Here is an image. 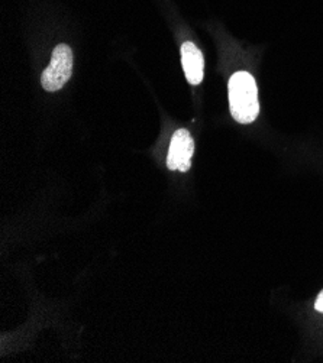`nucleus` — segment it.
<instances>
[{"label": "nucleus", "mask_w": 323, "mask_h": 363, "mask_svg": "<svg viewBox=\"0 0 323 363\" xmlns=\"http://www.w3.org/2000/svg\"><path fill=\"white\" fill-rule=\"evenodd\" d=\"M232 118L242 125L253 123L260 113L256 79L246 71H238L228 84Z\"/></svg>", "instance_id": "1"}, {"label": "nucleus", "mask_w": 323, "mask_h": 363, "mask_svg": "<svg viewBox=\"0 0 323 363\" xmlns=\"http://www.w3.org/2000/svg\"><path fill=\"white\" fill-rule=\"evenodd\" d=\"M73 74V51L65 44L54 48L51 61L41 76V86L44 90L54 93L65 86Z\"/></svg>", "instance_id": "2"}, {"label": "nucleus", "mask_w": 323, "mask_h": 363, "mask_svg": "<svg viewBox=\"0 0 323 363\" xmlns=\"http://www.w3.org/2000/svg\"><path fill=\"white\" fill-rule=\"evenodd\" d=\"M195 154V139L186 129H177L171 138L167 155V167L171 171L187 172Z\"/></svg>", "instance_id": "3"}, {"label": "nucleus", "mask_w": 323, "mask_h": 363, "mask_svg": "<svg viewBox=\"0 0 323 363\" xmlns=\"http://www.w3.org/2000/svg\"><path fill=\"white\" fill-rule=\"evenodd\" d=\"M182 64L187 82L193 86L200 84L204 74V58L202 51L190 41L182 45Z\"/></svg>", "instance_id": "4"}, {"label": "nucleus", "mask_w": 323, "mask_h": 363, "mask_svg": "<svg viewBox=\"0 0 323 363\" xmlns=\"http://www.w3.org/2000/svg\"><path fill=\"white\" fill-rule=\"evenodd\" d=\"M314 308H316L317 311L323 313V291L317 296V300H316V303H314Z\"/></svg>", "instance_id": "5"}]
</instances>
